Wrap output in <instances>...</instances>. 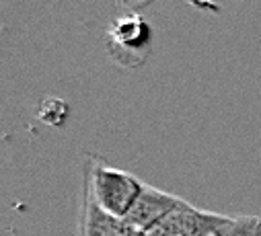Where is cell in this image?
Listing matches in <instances>:
<instances>
[{"label": "cell", "mask_w": 261, "mask_h": 236, "mask_svg": "<svg viewBox=\"0 0 261 236\" xmlns=\"http://www.w3.org/2000/svg\"><path fill=\"white\" fill-rule=\"evenodd\" d=\"M150 43V27L138 15H123L109 27V49L117 62L132 66V57L144 60Z\"/></svg>", "instance_id": "obj_3"}, {"label": "cell", "mask_w": 261, "mask_h": 236, "mask_svg": "<svg viewBox=\"0 0 261 236\" xmlns=\"http://www.w3.org/2000/svg\"><path fill=\"white\" fill-rule=\"evenodd\" d=\"M185 199L173 195V193H167L163 189H156V187H150V185H144L140 197L136 199L134 208L129 210V214L123 218L129 226H134L136 230H142V232H150L156 224H161L171 212H175Z\"/></svg>", "instance_id": "obj_4"}, {"label": "cell", "mask_w": 261, "mask_h": 236, "mask_svg": "<svg viewBox=\"0 0 261 236\" xmlns=\"http://www.w3.org/2000/svg\"><path fill=\"white\" fill-rule=\"evenodd\" d=\"M222 236H261V218L259 216H237L228 224Z\"/></svg>", "instance_id": "obj_6"}, {"label": "cell", "mask_w": 261, "mask_h": 236, "mask_svg": "<svg viewBox=\"0 0 261 236\" xmlns=\"http://www.w3.org/2000/svg\"><path fill=\"white\" fill-rule=\"evenodd\" d=\"M230 222H232L230 216L206 212L183 201L148 234L150 236H222Z\"/></svg>", "instance_id": "obj_2"}, {"label": "cell", "mask_w": 261, "mask_h": 236, "mask_svg": "<svg viewBox=\"0 0 261 236\" xmlns=\"http://www.w3.org/2000/svg\"><path fill=\"white\" fill-rule=\"evenodd\" d=\"M81 236H150L148 232L136 230L123 218H115L103 212L83 185V212H81Z\"/></svg>", "instance_id": "obj_5"}, {"label": "cell", "mask_w": 261, "mask_h": 236, "mask_svg": "<svg viewBox=\"0 0 261 236\" xmlns=\"http://www.w3.org/2000/svg\"><path fill=\"white\" fill-rule=\"evenodd\" d=\"M83 185L89 189L97 205L115 218H125L144 189V183L134 174L107 166L99 160L87 162Z\"/></svg>", "instance_id": "obj_1"}, {"label": "cell", "mask_w": 261, "mask_h": 236, "mask_svg": "<svg viewBox=\"0 0 261 236\" xmlns=\"http://www.w3.org/2000/svg\"><path fill=\"white\" fill-rule=\"evenodd\" d=\"M121 3H127V5H134L136 0H121Z\"/></svg>", "instance_id": "obj_7"}]
</instances>
